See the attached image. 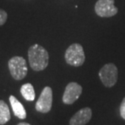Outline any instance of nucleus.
I'll use <instances>...</instances> for the list:
<instances>
[{"instance_id": "obj_1", "label": "nucleus", "mask_w": 125, "mask_h": 125, "mask_svg": "<svg viewBox=\"0 0 125 125\" xmlns=\"http://www.w3.org/2000/svg\"><path fill=\"white\" fill-rule=\"evenodd\" d=\"M29 62L31 68L35 72L46 69L49 63V54L43 46L38 44L32 45L28 51Z\"/></svg>"}, {"instance_id": "obj_2", "label": "nucleus", "mask_w": 125, "mask_h": 125, "mask_svg": "<svg viewBox=\"0 0 125 125\" xmlns=\"http://www.w3.org/2000/svg\"><path fill=\"white\" fill-rule=\"evenodd\" d=\"M65 61L67 64L73 67L83 65L85 60V55L83 46L78 43H73L65 51Z\"/></svg>"}, {"instance_id": "obj_3", "label": "nucleus", "mask_w": 125, "mask_h": 125, "mask_svg": "<svg viewBox=\"0 0 125 125\" xmlns=\"http://www.w3.org/2000/svg\"><path fill=\"white\" fill-rule=\"evenodd\" d=\"M8 68L11 76L16 81H21L28 73L26 60L23 57L14 56L8 61Z\"/></svg>"}, {"instance_id": "obj_4", "label": "nucleus", "mask_w": 125, "mask_h": 125, "mask_svg": "<svg viewBox=\"0 0 125 125\" xmlns=\"http://www.w3.org/2000/svg\"><path fill=\"white\" fill-rule=\"evenodd\" d=\"M99 78L106 87L111 88L116 84L118 80V68L114 63L105 64L98 72Z\"/></svg>"}, {"instance_id": "obj_5", "label": "nucleus", "mask_w": 125, "mask_h": 125, "mask_svg": "<svg viewBox=\"0 0 125 125\" xmlns=\"http://www.w3.org/2000/svg\"><path fill=\"white\" fill-rule=\"evenodd\" d=\"M53 102V92L51 87L46 86L42 89L38 100L36 102L35 108L41 113H48L51 110Z\"/></svg>"}, {"instance_id": "obj_6", "label": "nucleus", "mask_w": 125, "mask_h": 125, "mask_svg": "<svg viewBox=\"0 0 125 125\" xmlns=\"http://www.w3.org/2000/svg\"><path fill=\"white\" fill-rule=\"evenodd\" d=\"M115 0H97L94 10L100 17H111L118 13V8L114 5Z\"/></svg>"}, {"instance_id": "obj_7", "label": "nucleus", "mask_w": 125, "mask_h": 125, "mask_svg": "<svg viewBox=\"0 0 125 125\" xmlns=\"http://www.w3.org/2000/svg\"><path fill=\"white\" fill-rule=\"evenodd\" d=\"M82 93V87L76 82H71L65 88L62 95V102L67 105L74 103Z\"/></svg>"}, {"instance_id": "obj_8", "label": "nucleus", "mask_w": 125, "mask_h": 125, "mask_svg": "<svg viewBox=\"0 0 125 125\" xmlns=\"http://www.w3.org/2000/svg\"><path fill=\"white\" fill-rule=\"evenodd\" d=\"M92 118V110L89 107L80 110L70 119V125H85Z\"/></svg>"}, {"instance_id": "obj_9", "label": "nucleus", "mask_w": 125, "mask_h": 125, "mask_svg": "<svg viewBox=\"0 0 125 125\" xmlns=\"http://www.w3.org/2000/svg\"><path fill=\"white\" fill-rule=\"evenodd\" d=\"M9 101L10 104L11 106V108L13 110V113L15 116H16L17 118L21 119H25L27 116L26 111L23 105L18 101V99L16 97H14L13 95H11V96L9 97Z\"/></svg>"}, {"instance_id": "obj_10", "label": "nucleus", "mask_w": 125, "mask_h": 125, "mask_svg": "<svg viewBox=\"0 0 125 125\" xmlns=\"http://www.w3.org/2000/svg\"><path fill=\"white\" fill-rule=\"evenodd\" d=\"M21 94L27 101L32 102L35 99V91L33 86L30 83L23 84L21 88Z\"/></svg>"}, {"instance_id": "obj_11", "label": "nucleus", "mask_w": 125, "mask_h": 125, "mask_svg": "<svg viewBox=\"0 0 125 125\" xmlns=\"http://www.w3.org/2000/svg\"><path fill=\"white\" fill-rule=\"evenodd\" d=\"M11 119V113L7 103L0 100V125H3Z\"/></svg>"}, {"instance_id": "obj_12", "label": "nucleus", "mask_w": 125, "mask_h": 125, "mask_svg": "<svg viewBox=\"0 0 125 125\" xmlns=\"http://www.w3.org/2000/svg\"><path fill=\"white\" fill-rule=\"evenodd\" d=\"M7 19V13L4 10L0 8V26L3 25L6 23Z\"/></svg>"}, {"instance_id": "obj_13", "label": "nucleus", "mask_w": 125, "mask_h": 125, "mask_svg": "<svg viewBox=\"0 0 125 125\" xmlns=\"http://www.w3.org/2000/svg\"><path fill=\"white\" fill-rule=\"evenodd\" d=\"M119 112H120V115L125 120V97L122 101V103L120 105V108H119Z\"/></svg>"}, {"instance_id": "obj_14", "label": "nucleus", "mask_w": 125, "mask_h": 125, "mask_svg": "<svg viewBox=\"0 0 125 125\" xmlns=\"http://www.w3.org/2000/svg\"><path fill=\"white\" fill-rule=\"evenodd\" d=\"M17 125H31V124H29L28 123H20V124H18Z\"/></svg>"}]
</instances>
